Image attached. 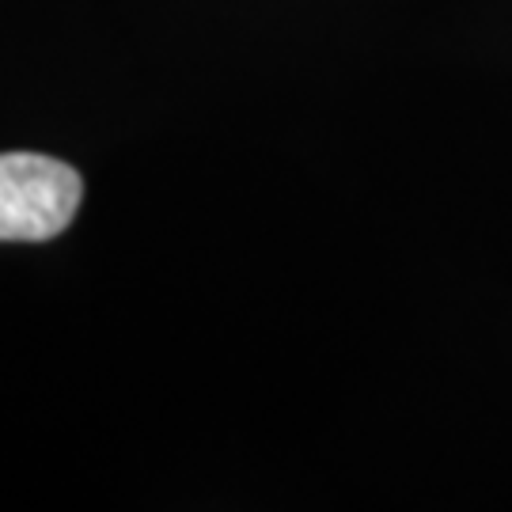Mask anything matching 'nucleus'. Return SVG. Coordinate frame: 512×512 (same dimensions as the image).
Segmentation results:
<instances>
[{"label": "nucleus", "mask_w": 512, "mask_h": 512, "mask_svg": "<svg viewBox=\"0 0 512 512\" xmlns=\"http://www.w3.org/2000/svg\"><path fill=\"white\" fill-rule=\"evenodd\" d=\"M84 179L42 152H0V243H46L73 224Z\"/></svg>", "instance_id": "f257e3e1"}]
</instances>
